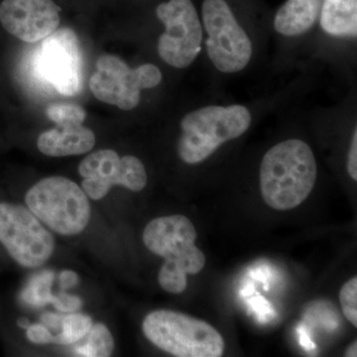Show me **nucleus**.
Masks as SVG:
<instances>
[{"label": "nucleus", "mask_w": 357, "mask_h": 357, "mask_svg": "<svg viewBox=\"0 0 357 357\" xmlns=\"http://www.w3.org/2000/svg\"><path fill=\"white\" fill-rule=\"evenodd\" d=\"M317 176L316 157L307 143L298 138L281 141L263 156L259 170L262 198L274 210H292L306 201Z\"/></svg>", "instance_id": "f257e3e1"}, {"label": "nucleus", "mask_w": 357, "mask_h": 357, "mask_svg": "<svg viewBox=\"0 0 357 357\" xmlns=\"http://www.w3.org/2000/svg\"><path fill=\"white\" fill-rule=\"evenodd\" d=\"M197 230L182 215L151 220L143 232V243L154 255L163 257L158 275L166 292L181 294L188 287V275L199 274L206 265V256L197 248Z\"/></svg>", "instance_id": "f03ea898"}, {"label": "nucleus", "mask_w": 357, "mask_h": 357, "mask_svg": "<svg viewBox=\"0 0 357 357\" xmlns=\"http://www.w3.org/2000/svg\"><path fill=\"white\" fill-rule=\"evenodd\" d=\"M252 112L243 105H208L190 112L181 121L178 158L197 165L225 143L243 136L252 123Z\"/></svg>", "instance_id": "7ed1b4c3"}, {"label": "nucleus", "mask_w": 357, "mask_h": 357, "mask_svg": "<svg viewBox=\"0 0 357 357\" xmlns=\"http://www.w3.org/2000/svg\"><path fill=\"white\" fill-rule=\"evenodd\" d=\"M142 331L149 342L174 356L220 357L225 352V340L217 328L183 312H151L143 321Z\"/></svg>", "instance_id": "20e7f679"}, {"label": "nucleus", "mask_w": 357, "mask_h": 357, "mask_svg": "<svg viewBox=\"0 0 357 357\" xmlns=\"http://www.w3.org/2000/svg\"><path fill=\"white\" fill-rule=\"evenodd\" d=\"M25 202L39 220L62 236L81 234L91 220L88 196L68 178H42L27 192Z\"/></svg>", "instance_id": "39448f33"}, {"label": "nucleus", "mask_w": 357, "mask_h": 357, "mask_svg": "<svg viewBox=\"0 0 357 357\" xmlns=\"http://www.w3.org/2000/svg\"><path fill=\"white\" fill-rule=\"evenodd\" d=\"M204 48L211 65L222 74L243 72L253 56L248 33L225 0H204L202 6Z\"/></svg>", "instance_id": "423d86ee"}, {"label": "nucleus", "mask_w": 357, "mask_h": 357, "mask_svg": "<svg viewBox=\"0 0 357 357\" xmlns=\"http://www.w3.org/2000/svg\"><path fill=\"white\" fill-rule=\"evenodd\" d=\"M163 75L157 66L143 64L135 69L116 56H100L89 89L98 100L122 110H132L139 105L141 91L161 84Z\"/></svg>", "instance_id": "0eeeda50"}, {"label": "nucleus", "mask_w": 357, "mask_h": 357, "mask_svg": "<svg viewBox=\"0 0 357 357\" xmlns=\"http://www.w3.org/2000/svg\"><path fill=\"white\" fill-rule=\"evenodd\" d=\"M156 13L165 26L157 46L160 58L176 69L190 67L204 44L203 24L192 0H169Z\"/></svg>", "instance_id": "6e6552de"}, {"label": "nucleus", "mask_w": 357, "mask_h": 357, "mask_svg": "<svg viewBox=\"0 0 357 357\" xmlns=\"http://www.w3.org/2000/svg\"><path fill=\"white\" fill-rule=\"evenodd\" d=\"M0 243L21 266H42L53 255L55 239L29 208L0 203Z\"/></svg>", "instance_id": "1a4fd4ad"}, {"label": "nucleus", "mask_w": 357, "mask_h": 357, "mask_svg": "<svg viewBox=\"0 0 357 357\" xmlns=\"http://www.w3.org/2000/svg\"><path fill=\"white\" fill-rule=\"evenodd\" d=\"M79 173L84 178L82 189L93 201H100L114 185L132 192L146 187L145 166L132 155L119 157L114 150L103 149L89 154L81 162Z\"/></svg>", "instance_id": "9d476101"}, {"label": "nucleus", "mask_w": 357, "mask_h": 357, "mask_svg": "<svg viewBox=\"0 0 357 357\" xmlns=\"http://www.w3.org/2000/svg\"><path fill=\"white\" fill-rule=\"evenodd\" d=\"M37 70L64 96H75L82 86V53L76 33L61 28L42 40Z\"/></svg>", "instance_id": "9b49d317"}, {"label": "nucleus", "mask_w": 357, "mask_h": 357, "mask_svg": "<svg viewBox=\"0 0 357 357\" xmlns=\"http://www.w3.org/2000/svg\"><path fill=\"white\" fill-rule=\"evenodd\" d=\"M60 11L53 0H3L0 23L16 38L35 43L58 29Z\"/></svg>", "instance_id": "f8f14e48"}, {"label": "nucleus", "mask_w": 357, "mask_h": 357, "mask_svg": "<svg viewBox=\"0 0 357 357\" xmlns=\"http://www.w3.org/2000/svg\"><path fill=\"white\" fill-rule=\"evenodd\" d=\"M96 144V135L83 124L58 126L45 131L37 140L41 153L50 157L88 153Z\"/></svg>", "instance_id": "ddd939ff"}, {"label": "nucleus", "mask_w": 357, "mask_h": 357, "mask_svg": "<svg viewBox=\"0 0 357 357\" xmlns=\"http://www.w3.org/2000/svg\"><path fill=\"white\" fill-rule=\"evenodd\" d=\"M323 0H287L274 18L275 31L287 38L306 34L316 23Z\"/></svg>", "instance_id": "4468645a"}, {"label": "nucleus", "mask_w": 357, "mask_h": 357, "mask_svg": "<svg viewBox=\"0 0 357 357\" xmlns=\"http://www.w3.org/2000/svg\"><path fill=\"white\" fill-rule=\"evenodd\" d=\"M319 16L321 29L330 36L356 38L357 0H323Z\"/></svg>", "instance_id": "2eb2a0df"}, {"label": "nucleus", "mask_w": 357, "mask_h": 357, "mask_svg": "<svg viewBox=\"0 0 357 357\" xmlns=\"http://www.w3.org/2000/svg\"><path fill=\"white\" fill-rule=\"evenodd\" d=\"M84 338L86 342L75 347L77 356L86 357H107L114 351V342L109 328L102 324L91 326Z\"/></svg>", "instance_id": "dca6fc26"}, {"label": "nucleus", "mask_w": 357, "mask_h": 357, "mask_svg": "<svg viewBox=\"0 0 357 357\" xmlns=\"http://www.w3.org/2000/svg\"><path fill=\"white\" fill-rule=\"evenodd\" d=\"M93 321L83 314H70L63 319L61 333L53 337L52 344L70 345L77 344L88 335Z\"/></svg>", "instance_id": "f3484780"}, {"label": "nucleus", "mask_w": 357, "mask_h": 357, "mask_svg": "<svg viewBox=\"0 0 357 357\" xmlns=\"http://www.w3.org/2000/svg\"><path fill=\"white\" fill-rule=\"evenodd\" d=\"M53 281V272L43 271L37 274L23 291L22 299L33 307H43L45 305L51 304L54 296L51 293Z\"/></svg>", "instance_id": "a211bd4d"}, {"label": "nucleus", "mask_w": 357, "mask_h": 357, "mask_svg": "<svg viewBox=\"0 0 357 357\" xmlns=\"http://www.w3.org/2000/svg\"><path fill=\"white\" fill-rule=\"evenodd\" d=\"M47 115L58 126L83 124L86 117V110L72 103H56L47 109Z\"/></svg>", "instance_id": "6ab92c4d"}, {"label": "nucleus", "mask_w": 357, "mask_h": 357, "mask_svg": "<svg viewBox=\"0 0 357 357\" xmlns=\"http://www.w3.org/2000/svg\"><path fill=\"white\" fill-rule=\"evenodd\" d=\"M340 302L345 318L357 328V277L347 281L340 289Z\"/></svg>", "instance_id": "aec40b11"}, {"label": "nucleus", "mask_w": 357, "mask_h": 357, "mask_svg": "<svg viewBox=\"0 0 357 357\" xmlns=\"http://www.w3.org/2000/svg\"><path fill=\"white\" fill-rule=\"evenodd\" d=\"M51 304L53 305L58 311L62 312H74L81 307L82 300L79 297L74 295H70L67 293H60L57 296H53V299L51 301Z\"/></svg>", "instance_id": "412c9836"}, {"label": "nucleus", "mask_w": 357, "mask_h": 357, "mask_svg": "<svg viewBox=\"0 0 357 357\" xmlns=\"http://www.w3.org/2000/svg\"><path fill=\"white\" fill-rule=\"evenodd\" d=\"M28 340L35 344H48L53 342V335L46 326L34 324L26 328Z\"/></svg>", "instance_id": "4be33fe9"}, {"label": "nucleus", "mask_w": 357, "mask_h": 357, "mask_svg": "<svg viewBox=\"0 0 357 357\" xmlns=\"http://www.w3.org/2000/svg\"><path fill=\"white\" fill-rule=\"evenodd\" d=\"M347 173L349 177L356 182L357 181V129L354 128L352 132L351 144H349V154H347Z\"/></svg>", "instance_id": "5701e85b"}, {"label": "nucleus", "mask_w": 357, "mask_h": 357, "mask_svg": "<svg viewBox=\"0 0 357 357\" xmlns=\"http://www.w3.org/2000/svg\"><path fill=\"white\" fill-rule=\"evenodd\" d=\"M59 282H60V287L62 290H68V289L75 287L79 283V276L76 272L66 270L61 272L59 276Z\"/></svg>", "instance_id": "b1692460"}, {"label": "nucleus", "mask_w": 357, "mask_h": 357, "mask_svg": "<svg viewBox=\"0 0 357 357\" xmlns=\"http://www.w3.org/2000/svg\"><path fill=\"white\" fill-rule=\"evenodd\" d=\"M63 319L64 316L54 314V312H46L41 317L42 323L55 331L61 330L62 328Z\"/></svg>", "instance_id": "393cba45"}, {"label": "nucleus", "mask_w": 357, "mask_h": 357, "mask_svg": "<svg viewBox=\"0 0 357 357\" xmlns=\"http://www.w3.org/2000/svg\"><path fill=\"white\" fill-rule=\"evenodd\" d=\"M344 356L347 357H356L357 356V342L354 340L351 345H349L347 351H345Z\"/></svg>", "instance_id": "a878e982"}, {"label": "nucleus", "mask_w": 357, "mask_h": 357, "mask_svg": "<svg viewBox=\"0 0 357 357\" xmlns=\"http://www.w3.org/2000/svg\"><path fill=\"white\" fill-rule=\"evenodd\" d=\"M17 324L18 326H21V328H25V330L30 326L29 321L26 319H18Z\"/></svg>", "instance_id": "bb28decb"}]
</instances>
